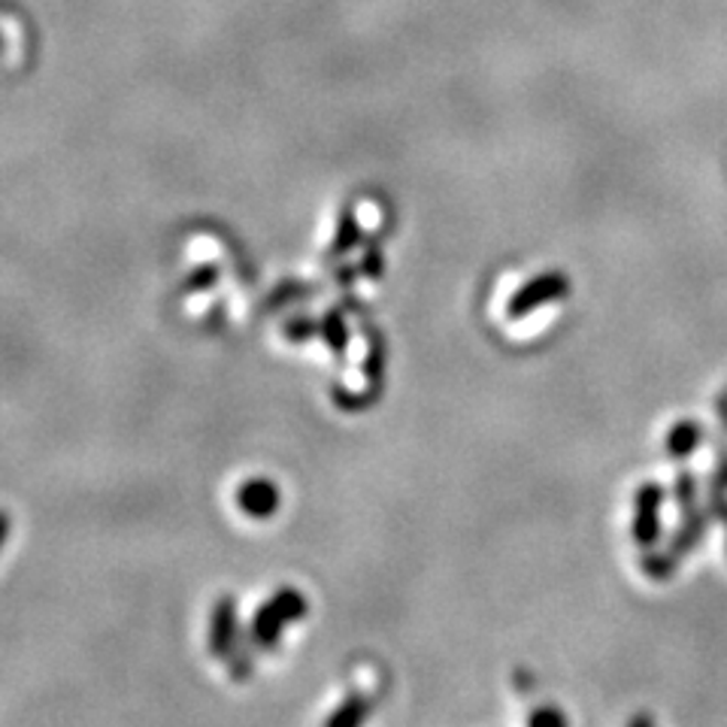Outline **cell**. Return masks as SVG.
Here are the masks:
<instances>
[{"mask_svg":"<svg viewBox=\"0 0 727 727\" xmlns=\"http://www.w3.org/2000/svg\"><path fill=\"white\" fill-rule=\"evenodd\" d=\"M307 616V597L295 591V588H286L279 591L274 600H267L258 616H255V624H252V640L258 645H276L279 633L286 628L288 621H298Z\"/></svg>","mask_w":727,"mask_h":727,"instance_id":"6da1fadb","label":"cell"},{"mask_svg":"<svg viewBox=\"0 0 727 727\" xmlns=\"http://www.w3.org/2000/svg\"><path fill=\"white\" fill-rule=\"evenodd\" d=\"M570 295V279L560 274V270H548V274H539L534 279H527L525 286L515 291L510 303H506V319H527L531 312L546 307V303H555V300H564Z\"/></svg>","mask_w":727,"mask_h":727,"instance_id":"7a4b0ae2","label":"cell"},{"mask_svg":"<svg viewBox=\"0 0 727 727\" xmlns=\"http://www.w3.org/2000/svg\"><path fill=\"white\" fill-rule=\"evenodd\" d=\"M667 491L661 482H643L633 494V539L637 546L652 548L661 539V506Z\"/></svg>","mask_w":727,"mask_h":727,"instance_id":"3957f363","label":"cell"},{"mask_svg":"<svg viewBox=\"0 0 727 727\" xmlns=\"http://www.w3.org/2000/svg\"><path fill=\"white\" fill-rule=\"evenodd\" d=\"M713 525V515L709 510H701V506H692V510H685V518H682V525L676 527V534L670 537V552L676 555L680 560H685L692 555L694 548L701 546L706 539V531Z\"/></svg>","mask_w":727,"mask_h":727,"instance_id":"277c9868","label":"cell"},{"mask_svg":"<svg viewBox=\"0 0 727 727\" xmlns=\"http://www.w3.org/2000/svg\"><path fill=\"white\" fill-rule=\"evenodd\" d=\"M239 510L252 518H270L279 506V491L270 479H249L237 491Z\"/></svg>","mask_w":727,"mask_h":727,"instance_id":"5b68a950","label":"cell"},{"mask_svg":"<svg viewBox=\"0 0 727 727\" xmlns=\"http://www.w3.org/2000/svg\"><path fill=\"white\" fill-rule=\"evenodd\" d=\"M706 440V430L701 428V421L694 418H680L673 428L667 430V440H664V449L673 461H685L688 455H694L701 449V442Z\"/></svg>","mask_w":727,"mask_h":727,"instance_id":"8992f818","label":"cell"},{"mask_svg":"<svg viewBox=\"0 0 727 727\" xmlns=\"http://www.w3.org/2000/svg\"><path fill=\"white\" fill-rule=\"evenodd\" d=\"M234 631H237V619H234V600L222 597L215 603L213 624H210V645H213L215 657H227L231 645H234Z\"/></svg>","mask_w":727,"mask_h":727,"instance_id":"52a82bcc","label":"cell"},{"mask_svg":"<svg viewBox=\"0 0 727 727\" xmlns=\"http://www.w3.org/2000/svg\"><path fill=\"white\" fill-rule=\"evenodd\" d=\"M643 573L649 576V579H655V582H661V579H670L673 573L680 570L682 560L670 552V548H664V552H645L643 555Z\"/></svg>","mask_w":727,"mask_h":727,"instance_id":"ba28073f","label":"cell"},{"mask_svg":"<svg viewBox=\"0 0 727 727\" xmlns=\"http://www.w3.org/2000/svg\"><path fill=\"white\" fill-rule=\"evenodd\" d=\"M370 716V701L367 697H349L346 704L336 709L334 716L328 718V725L331 727H352L361 725L364 718Z\"/></svg>","mask_w":727,"mask_h":727,"instance_id":"9c48e42d","label":"cell"},{"mask_svg":"<svg viewBox=\"0 0 727 727\" xmlns=\"http://www.w3.org/2000/svg\"><path fill=\"white\" fill-rule=\"evenodd\" d=\"M673 498L680 503L682 513L692 510V506H697V479H694L688 470H682L680 477H676V482H673Z\"/></svg>","mask_w":727,"mask_h":727,"instance_id":"30bf717a","label":"cell"},{"mask_svg":"<svg viewBox=\"0 0 727 727\" xmlns=\"http://www.w3.org/2000/svg\"><path fill=\"white\" fill-rule=\"evenodd\" d=\"M322 331H324V340L331 343L334 352H343V349H346V324H343V316H340V312H328Z\"/></svg>","mask_w":727,"mask_h":727,"instance_id":"8fae6325","label":"cell"},{"mask_svg":"<svg viewBox=\"0 0 727 727\" xmlns=\"http://www.w3.org/2000/svg\"><path fill=\"white\" fill-rule=\"evenodd\" d=\"M361 239V231H359V222L352 218V213H346L343 218H340V231H336V239H334V252H346L352 249L355 243Z\"/></svg>","mask_w":727,"mask_h":727,"instance_id":"7c38bea8","label":"cell"},{"mask_svg":"<svg viewBox=\"0 0 727 727\" xmlns=\"http://www.w3.org/2000/svg\"><path fill=\"white\" fill-rule=\"evenodd\" d=\"M706 510L713 515V522H721L727 527V491L725 489H713L709 491V503Z\"/></svg>","mask_w":727,"mask_h":727,"instance_id":"4fadbf2b","label":"cell"},{"mask_svg":"<svg viewBox=\"0 0 727 727\" xmlns=\"http://www.w3.org/2000/svg\"><path fill=\"white\" fill-rule=\"evenodd\" d=\"M527 721H531V725H567V718L560 716L558 709H539V713H531Z\"/></svg>","mask_w":727,"mask_h":727,"instance_id":"5bb4252c","label":"cell"},{"mask_svg":"<svg viewBox=\"0 0 727 727\" xmlns=\"http://www.w3.org/2000/svg\"><path fill=\"white\" fill-rule=\"evenodd\" d=\"M709 489H725L727 491V458H721L716 467V473H713V485Z\"/></svg>","mask_w":727,"mask_h":727,"instance_id":"9a60e30c","label":"cell"},{"mask_svg":"<svg viewBox=\"0 0 727 727\" xmlns=\"http://www.w3.org/2000/svg\"><path fill=\"white\" fill-rule=\"evenodd\" d=\"M716 409H718V421H721V425H725V430H727V394H721V397H718Z\"/></svg>","mask_w":727,"mask_h":727,"instance_id":"2e32d148","label":"cell"},{"mask_svg":"<svg viewBox=\"0 0 727 727\" xmlns=\"http://www.w3.org/2000/svg\"><path fill=\"white\" fill-rule=\"evenodd\" d=\"M7 534H10V515L0 513V546L7 543Z\"/></svg>","mask_w":727,"mask_h":727,"instance_id":"e0dca14e","label":"cell"},{"mask_svg":"<svg viewBox=\"0 0 727 727\" xmlns=\"http://www.w3.org/2000/svg\"><path fill=\"white\" fill-rule=\"evenodd\" d=\"M312 331V324H307V322H300V324H291V328H288V334H295V336H303V334H310Z\"/></svg>","mask_w":727,"mask_h":727,"instance_id":"ac0fdd59","label":"cell"}]
</instances>
